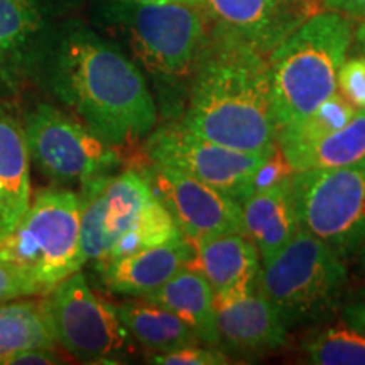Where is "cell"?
<instances>
[{
    "label": "cell",
    "instance_id": "obj_1",
    "mask_svg": "<svg viewBox=\"0 0 365 365\" xmlns=\"http://www.w3.org/2000/svg\"><path fill=\"white\" fill-rule=\"evenodd\" d=\"M54 95L86 129L113 148H135L158 125V102L130 56L88 26L70 22L43 58Z\"/></svg>",
    "mask_w": 365,
    "mask_h": 365
},
{
    "label": "cell",
    "instance_id": "obj_2",
    "mask_svg": "<svg viewBox=\"0 0 365 365\" xmlns=\"http://www.w3.org/2000/svg\"><path fill=\"white\" fill-rule=\"evenodd\" d=\"M181 124L232 149L276 150L266 54L212 31L190 83Z\"/></svg>",
    "mask_w": 365,
    "mask_h": 365
},
{
    "label": "cell",
    "instance_id": "obj_3",
    "mask_svg": "<svg viewBox=\"0 0 365 365\" xmlns=\"http://www.w3.org/2000/svg\"><path fill=\"white\" fill-rule=\"evenodd\" d=\"M354 21L317 11L267 54L277 134L309 115L336 91V78L354 41Z\"/></svg>",
    "mask_w": 365,
    "mask_h": 365
},
{
    "label": "cell",
    "instance_id": "obj_4",
    "mask_svg": "<svg viewBox=\"0 0 365 365\" xmlns=\"http://www.w3.org/2000/svg\"><path fill=\"white\" fill-rule=\"evenodd\" d=\"M102 17L122 36L135 65L148 73L163 98L178 91L188 97L212 33L203 7L103 0Z\"/></svg>",
    "mask_w": 365,
    "mask_h": 365
},
{
    "label": "cell",
    "instance_id": "obj_5",
    "mask_svg": "<svg viewBox=\"0 0 365 365\" xmlns=\"http://www.w3.org/2000/svg\"><path fill=\"white\" fill-rule=\"evenodd\" d=\"M349 271L345 259L299 227L279 252L261 264L255 289L279 314L287 330L318 327L339 312Z\"/></svg>",
    "mask_w": 365,
    "mask_h": 365
},
{
    "label": "cell",
    "instance_id": "obj_6",
    "mask_svg": "<svg viewBox=\"0 0 365 365\" xmlns=\"http://www.w3.org/2000/svg\"><path fill=\"white\" fill-rule=\"evenodd\" d=\"M0 261L17 269L38 289H53L83 266L80 196L66 186L38 190L24 215L0 239Z\"/></svg>",
    "mask_w": 365,
    "mask_h": 365
},
{
    "label": "cell",
    "instance_id": "obj_7",
    "mask_svg": "<svg viewBox=\"0 0 365 365\" xmlns=\"http://www.w3.org/2000/svg\"><path fill=\"white\" fill-rule=\"evenodd\" d=\"M139 153V159L180 170L239 203L261 182L293 173L279 149L272 153L232 149L193 134L181 122L154 127Z\"/></svg>",
    "mask_w": 365,
    "mask_h": 365
},
{
    "label": "cell",
    "instance_id": "obj_8",
    "mask_svg": "<svg viewBox=\"0 0 365 365\" xmlns=\"http://www.w3.org/2000/svg\"><path fill=\"white\" fill-rule=\"evenodd\" d=\"M299 227L323 240L341 259L365 242V159L330 170L293 171Z\"/></svg>",
    "mask_w": 365,
    "mask_h": 365
},
{
    "label": "cell",
    "instance_id": "obj_9",
    "mask_svg": "<svg viewBox=\"0 0 365 365\" xmlns=\"http://www.w3.org/2000/svg\"><path fill=\"white\" fill-rule=\"evenodd\" d=\"M24 134L31 161L54 186H81L124 164L120 149L51 105L39 103L27 113Z\"/></svg>",
    "mask_w": 365,
    "mask_h": 365
},
{
    "label": "cell",
    "instance_id": "obj_10",
    "mask_svg": "<svg viewBox=\"0 0 365 365\" xmlns=\"http://www.w3.org/2000/svg\"><path fill=\"white\" fill-rule=\"evenodd\" d=\"M41 304L56 344L81 362H107L129 349L115 304L95 293L80 271L41 296Z\"/></svg>",
    "mask_w": 365,
    "mask_h": 365
},
{
    "label": "cell",
    "instance_id": "obj_11",
    "mask_svg": "<svg viewBox=\"0 0 365 365\" xmlns=\"http://www.w3.org/2000/svg\"><path fill=\"white\" fill-rule=\"evenodd\" d=\"M153 195L145 178L132 168L83 182L78 191L83 262L107 261Z\"/></svg>",
    "mask_w": 365,
    "mask_h": 365
},
{
    "label": "cell",
    "instance_id": "obj_12",
    "mask_svg": "<svg viewBox=\"0 0 365 365\" xmlns=\"http://www.w3.org/2000/svg\"><path fill=\"white\" fill-rule=\"evenodd\" d=\"M129 168L145 178L190 244L222 234H244L240 203L228 195L164 164L135 158Z\"/></svg>",
    "mask_w": 365,
    "mask_h": 365
},
{
    "label": "cell",
    "instance_id": "obj_13",
    "mask_svg": "<svg viewBox=\"0 0 365 365\" xmlns=\"http://www.w3.org/2000/svg\"><path fill=\"white\" fill-rule=\"evenodd\" d=\"M210 27L267 54L312 16V0H203Z\"/></svg>",
    "mask_w": 365,
    "mask_h": 365
},
{
    "label": "cell",
    "instance_id": "obj_14",
    "mask_svg": "<svg viewBox=\"0 0 365 365\" xmlns=\"http://www.w3.org/2000/svg\"><path fill=\"white\" fill-rule=\"evenodd\" d=\"M218 345L228 355L249 359L276 352L287 341V328L257 289L213 299Z\"/></svg>",
    "mask_w": 365,
    "mask_h": 365
},
{
    "label": "cell",
    "instance_id": "obj_15",
    "mask_svg": "<svg viewBox=\"0 0 365 365\" xmlns=\"http://www.w3.org/2000/svg\"><path fill=\"white\" fill-rule=\"evenodd\" d=\"M291 175L261 182L240 202L244 235L257 249L261 264L272 259L299 230Z\"/></svg>",
    "mask_w": 365,
    "mask_h": 365
},
{
    "label": "cell",
    "instance_id": "obj_16",
    "mask_svg": "<svg viewBox=\"0 0 365 365\" xmlns=\"http://www.w3.org/2000/svg\"><path fill=\"white\" fill-rule=\"evenodd\" d=\"M188 267L198 271L213 291V299L255 289L261 257L244 234H222L191 242Z\"/></svg>",
    "mask_w": 365,
    "mask_h": 365
},
{
    "label": "cell",
    "instance_id": "obj_17",
    "mask_svg": "<svg viewBox=\"0 0 365 365\" xmlns=\"http://www.w3.org/2000/svg\"><path fill=\"white\" fill-rule=\"evenodd\" d=\"M193 247L186 239L120 255L97 264L103 286L113 294L145 298L186 267Z\"/></svg>",
    "mask_w": 365,
    "mask_h": 365
},
{
    "label": "cell",
    "instance_id": "obj_18",
    "mask_svg": "<svg viewBox=\"0 0 365 365\" xmlns=\"http://www.w3.org/2000/svg\"><path fill=\"white\" fill-rule=\"evenodd\" d=\"M48 41L38 0H0V90L41 63Z\"/></svg>",
    "mask_w": 365,
    "mask_h": 365
},
{
    "label": "cell",
    "instance_id": "obj_19",
    "mask_svg": "<svg viewBox=\"0 0 365 365\" xmlns=\"http://www.w3.org/2000/svg\"><path fill=\"white\" fill-rule=\"evenodd\" d=\"M31 198V154L24 127L0 108V239L24 215Z\"/></svg>",
    "mask_w": 365,
    "mask_h": 365
},
{
    "label": "cell",
    "instance_id": "obj_20",
    "mask_svg": "<svg viewBox=\"0 0 365 365\" xmlns=\"http://www.w3.org/2000/svg\"><path fill=\"white\" fill-rule=\"evenodd\" d=\"M140 299L170 309L202 344L218 346L213 291L198 271L182 267L154 293Z\"/></svg>",
    "mask_w": 365,
    "mask_h": 365
},
{
    "label": "cell",
    "instance_id": "obj_21",
    "mask_svg": "<svg viewBox=\"0 0 365 365\" xmlns=\"http://www.w3.org/2000/svg\"><path fill=\"white\" fill-rule=\"evenodd\" d=\"M115 312L130 339L148 349L150 354H161L185 345L200 344L196 335L170 309L132 298L115 304Z\"/></svg>",
    "mask_w": 365,
    "mask_h": 365
},
{
    "label": "cell",
    "instance_id": "obj_22",
    "mask_svg": "<svg viewBox=\"0 0 365 365\" xmlns=\"http://www.w3.org/2000/svg\"><path fill=\"white\" fill-rule=\"evenodd\" d=\"M291 171L330 170L365 159V108H359L349 124L317 143L279 150Z\"/></svg>",
    "mask_w": 365,
    "mask_h": 365
},
{
    "label": "cell",
    "instance_id": "obj_23",
    "mask_svg": "<svg viewBox=\"0 0 365 365\" xmlns=\"http://www.w3.org/2000/svg\"><path fill=\"white\" fill-rule=\"evenodd\" d=\"M56 349L41 296L21 298L0 304V364L24 349Z\"/></svg>",
    "mask_w": 365,
    "mask_h": 365
},
{
    "label": "cell",
    "instance_id": "obj_24",
    "mask_svg": "<svg viewBox=\"0 0 365 365\" xmlns=\"http://www.w3.org/2000/svg\"><path fill=\"white\" fill-rule=\"evenodd\" d=\"M301 352L314 365H365V336L340 322L308 335Z\"/></svg>",
    "mask_w": 365,
    "mask_h": 365
},
{
    "label": "cell",
    "instance_id": "obj_25",
    "mask_svg": "<svg viewBox=\"0 0 365 365\" xmlns=\"http://www.w3.org/2000/svg\"><path fill=\"white\" fill-rule=\"evenodd\" d=\"M357 110L359 108L345 97H341L340 91L336 90L330 98H327L303 120H299L291 129L279 132L276 139L277 149L287 150L317 143V140L349 124Z\"/></svg>",
    "mask_w": 365,
    "mask_h": 365
},
{
    "label": "cell",
    "instance_id": "obj_26",
    "mask_svg": "<svg viewBox=\"0 0 365 365\" xmlns=\"http://www.w3.org/2000/svg\"><path fill=\"white\" fill-rule=\"evenodd\" d=\"M182 239L185 237H182L181 230L178 228L175 220H173L170 212L164 208V205L156 198V195H153V198L145 203L143 212H140L139 218L127 230V234L122 237L107 261L120 257V255L135 252V250L156 247V245L163 244H171V242H178Z\"/></svg>",
    "mask_w": 365,
    "mask_h": 365
},
{
    "label": "cell",
    "instance_id": "obj_27",
    "mask_svg": "<svg viewBox=\"0 0 365 365\" xmlns=\"http://www.w3.org/2000/svg\"><path fill=\"white\" fill-rule=\"evenodd\" d=\"M150 364L159 365H225L232 364L230 355L215 345L202 346L200 344L185 345L161 354H149Z\"/></svg>",
    "mask_w": 365,
    "mask_h": 365
},
{
    "label": "cell",
    "instance_id": "obj_28",
    "mask_svg": "<svg viewBox=\"0 0 365 365\" xmlns=\"http://www.w3.org/2000/svg\"><path fill=\"white\" fill-rule=\"evenodd\" d=\"M336 90L357 108H365V54L345 59L336 78Z\"/></svg>",
    "mask_w": 365,
    "mask_h": 365
},
{
    "label": "cell",
    "instance_id": "obj_29",
    "mask_svg": "<svg viewBox=\"0 0 365 365\" xmlns=\"http://www.w3.org/2000/svg\"><path fill=\"white\" fill-rule=\"evenodd\" d=\"M33 296H39L33 282L26 279L17 269L0 261V304L21 298H33Z\"/></svg>",
    "mask_w": 365,
    "mask_h": 365
},
{
    "label": "cell",
    "instance_id": "obj_30",
    "mask_svg": "<svg viewBox=\"0 0 365 365\" xmlns=\"http://www.w3.org/2000/svg\"><path fill=\"white\" fill-rule=\"evenodd\" d=\"M340 314L346 327L365 336V287L344 299Z\"/></svg>",
    "mask_w": 365,
    "mask_h": 365
},
{
    "label": "cell",
    "instance_id": "obj_31",
    "mask_svg": "<svg viewBox=\"0 0 365 365\" xmlns=\"http://www.w3.org/2000/svg\"><path fill=\"white\" fill-rule=\"evenodd\" d=\"M314 11L344 14L352 21L365 19V0H312Z\"/></svg>",
    "mask_w": 365,
    "mask_h": 365
},
{
    "label": "cell",
    "instance_id": "obj_32",
    "mask_svg": "<svg viewBox=\"0 0 365 365\" xmlns=\"http://www.w3.org/2000/svg\"><path fill=\"white\" fill-rule=\"evenodd\" d=\"M59 362L58 355L54 354V349H24L19 352L12 354L6 359L4 365H34V364H56Z\"/></svg>",
    "mask_w": 365,
    "mask_h": 365
},
{
    "label": "cell",
    "instance_id": "obj_33",
    "mask_svg": "<svg viewBox=\"0 0 365 365\" xmlns=\"http://www.w3.org/2000/svg\"><path fill=\"white\" fill-rule=\"evenodd\" d=\"M352 46H355L359 54H365V19H360L359 26L354 27Z\"/></svg>",
    "mask_w": 365,
    "mask_h": 365
},
{
    "label": "cell",
    "instance_id": "obj_34",
    "mask_svg": "<svg viewBox=\"0 0 365 365\" xmlns=\"http://www.w3.org/2000/svg\"><path fill=\"white\" fill-rule=\"evenodd\" d=\"M130 4H190V6L203 7V0H122Z\"/></svg>",
    "mask_w": 365,
    "mask_h": 365
},
{
    "label": "cell",
    "instance_id": "obj_35",
    "mask_svg": "<svg viewBox=\"0 0 365 365\" xmlns=\"http://www.w3.org/2000/svg\"><path fill=\"white\" fill-rule=\"evenodd\" d=\"M357 255H359V261H360V267H362V272H364V276H365V242H364L362 247H360Z\"/></svg>",
    "mask_w": 365,
    "mask_h": 365
}]
</instances>
